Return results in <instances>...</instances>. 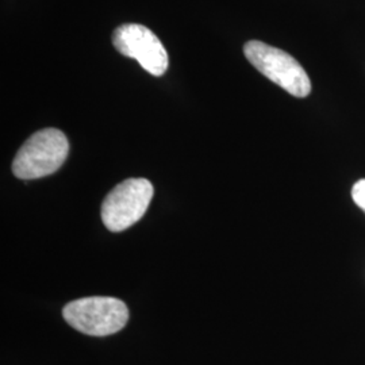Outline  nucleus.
<instances>
[{
    "instance_id": "nucleus-2",
    "label": "nucleus",
    "mask_w": 365,
    "mask_h": 365,
    "mask_svg": "<svg viewBox=\"0 0 365 365\" xmlns=\"http://www.w3.org/2000/svg\"><path fill=\"white\" fill-rule=\"evenodd\" d=\"M63 315L66 322L78 331L93 337H105L126 327L129 310L117 298L88 297L66 304Z\"/></svg>"
},
{
    "instance_id": "nucleus-4",
    "label": "nucleus",
    "mask_w": 365,
    "mask_h": 365,
    "mask_svg": "<svg viewBox=\"0 0 365 365\" xmlns=\"http://www.w3.org/2000/svg\"><path fill=\"white\" fill-rule=\"evenodd\" d=\"M153 196V185L146 179L119 182L106 196L102 221L110 232H123L144 217Z\"/></svg>"
},
{
    "instance_id": "nucleus-1",
    "label": "nucleus",
    "mask_w": 365,
    "mask_h": 365,
    "mask_svg": "<svg viewBox=\"0 0 365 365\" xmlns=\"http://www.w3.org/2000/svg\"><path fill=\"white\" fill-rule=\"evenodd\" d=\"M69 153L66 134L57 129L34 133L14 158V175L24 180H33L60 170Z\"/></svg>"
},
{
    "instance_id": "nucleus-6",
    "label": "nucleus",
    "mask_w": 365,
    "mask_h": 365,
    "mask_svg": "<svg viewBox=\"0 0 365 365\" xmlns=\"http://www.w3.org/2000/svg\"><path fill=\"white\" fill-rule=\"evenodd\" d=\"M353 202L365 212V179L354 182L352 188Z\"/></svg>"
},
{
    "instance_id": "nucleus-3",
    "label": "nucleus",
    "mask_w": 365,
    "mask_h": 365,
    "mask_svg": "<svg viewBox=\"0 0 365 365\" xmlns=\"http://www.w3.org/2000/svg\"><path fill=\"white\" fill-rule=\"evenodd\" d=\"M249 63L297 98H306L312 92V81L303 66L288 53L261 41H249L244 46Z\"/></svg>"
},
{
    "instance_id": "nucleus-5",
    "label": "nucleus",
    "mask_w": 365,
    "mask_h": 365,
    "mask_svg": "<svg viewBox=\"0 0 365 365\" xmlns=\"http://www.w3.org/2000/svg\"><path fill=\"white\" fill-rule=\"evenodd\" d=\"M113 43L118 52L138 61L153 76H163L170 66L168 52L156 34L143 25L126 24L113 34Z\"/></svg>"
}]
</instances>
